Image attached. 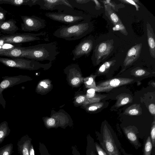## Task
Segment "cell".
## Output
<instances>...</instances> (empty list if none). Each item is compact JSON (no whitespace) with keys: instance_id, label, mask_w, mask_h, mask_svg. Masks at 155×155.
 Instances as JSON below:
<instances>
[{"instance_id":"cell-9","label":"cell","mask_w":155,"mask_h":155,"mask_svg":"<svg viewBox=\"0 0 155 155\" xmlns=\"http://www.w3.org/2000/svg\"><path fill=\"white\" fill-rule=\"evenodd\" d=\"M36 5L44 10L62 11L74 9L68 0H36Z\"/></svg>"},{"instance_id":"cell-2","label":"cell","mask_w":155,"mask_h":155,"mask_svg":"<svg viewBox=\"0 0 155 155\" xmlns=\"http://www.w3.org/2000/svg\"><path fill=\"white\" fill-rule=\"evenodd\" d=\"M97 139L102 148L108 155H122L121 144L114 132L106 125L100 133L96 132Z\"/></svg>"},{"instance_id":"cell-3","label":"cell","mask_w":155,"mask_h":155,"mask_svg":"<svg viewBox=\"0 0 155 155\" xmlns=\"http://www.w3.org/2000/svg\"><path fill=\"white\" fill-rule=\"evenodd\" d=\"M59 54L56 45L53 43L39 44L28 47L25 58L43 61L54 60Z\"/></svg>"},{"instance_id":"cell-50","label":"cell","mask_w":155,"mask_h":155,"mask_svg":"<svg viewBox=\"0 0 155 155\" xmlns=\"http://www.w3.org/2000/svg\"><path fill=\"white\" fill-rule=\"evenodd\" d=\"M2 33L1 32L0 30V36H2L3 35H4L3 34H2Z\"/></svg>"},{"instance_id":"cell-33","label":"cell","mask_w":155,"mask_h":155,"mask_svg":"<svg viewBox=\"0 0 155 155\" xmlns=\"http://www.w3.org/2000/svg\"><path fill=\"white\" fill-rule=\"evenodd\" d=\"M47 123L48 125L49 126H53L55 124V121L52 118L49 119L47 121Z\"/></svg>"},{"instance_id":"cell-28","label":"cell","mask_w":155,"mask_h":155,"mask_svg":"<svg viewBox=\"0 0 155 155\" xmlns=\"http://www.w3.org/2000/svg\"><path fill=\"white\" fill-rule=\"evenodd\" d=\"M111 61H108L105 62L99 68V71L101 72L104 71L106 68H108L110 66L111 64Z\"/></svg>"},{"instance_id":"cell-42","label":"cell","mask_w":155,"mask_h":155,"mask_svg":"<svg viewBox=\"0 0 155 155\" xmlns=\"http://www.w3.org/2000/svg\"><path fill=\"white\" fill-rule=\"evenodd\" d=\"M120 151L121 154H122L123 155H133L132 154L127 153L122 147H121V148Z\"/></svg>"},{"instance_id":"cell-6","label":"cell","mask_w":155,"mask_h":155,"mask_svg":"<svg viewBox=\"0 0 155 155\" xmlns=\"http://www.w3.org/2000/svg\"><path fill=\"white\" fill-rule=\"evenodd\" d=\"M0 62L8 67L22 69H31L36 65L38 64L35 60L23 58H7L0 57Z\"/></svg>"},{"instance_id":"cell-46","label":"cell","mask_w":155,"mask_h":155,"mask_svg":"<svg viewBox=\"0 0 155 155\" xmlns=\"http://www.w3.org/2000/svg\"><path fill=\"white\" fill-rule=\"evenodd\" d=\"M94 95V94H92L87 93V97L89 98H91L93 97Z\"/></svg>"},{"instance_id":"cell-44","label":"cell","mask_w":155,"mask_h":155,"mask_svg":"<svg viewBox=\"0 0 155 155\" xmlns=\"http://www.w3.org/2000/svg\"><path fill=\"white\" fill-rule=\"evenodd\" d=\"M97 107L94 106L91 107L89 108V110L90 111H94L97 110Z\"/></svg>"},{"instance_id":"cell-27","label":"cell","mask_w":155,"mask_h":155,"mask_svg":"<svg viewBox=\"0 0 155 155\" xmlns=\"http://www.w3.org/2000/svg\"><path fill=\"white\" fill-rule=\"evenodd\" d=\"M18 45V44H17ZM19 45H15V44H3L2 45H0V52L5 51L8 49L16 47Z\"/></svg>"},{"instance_id":"cell-15","label":"cell","mask_w":155,"mask_h":155,"mask_svg":"<svg viewBox=\"0 0 155 155\" xmlns=\"http://www.w3.org/2000/svg\"><path fill=\"white\" fill-rule=\"evenodd\" d=\"M124 132L127 138L136 149L137 150L141 147L137 130L133 128H126L124 129Z\"/></svg>"},{"instance_id":"cell-21","label":"cell","mask_w":155,"mask_h":155,"mask_svg":"<svg viewBox=\"0 0 155 155\" xmlns=\"http://www.w3.org/2000/svg\"><path fill=\"white\" fill-rule=\"evenodd\" d=\"M153 146L150 134L145 137L144 141L143 155H151Z\"/></svg>"},{"instance_id":"cell-38","label":"cell","mask_w":155,"mask_h":155,"mask_svg":"<svg viewBox=\"0 0 155 155\" xmlns=\"http://www.w3.org/2000/svg\"><path fill=\"white\" fill-rule=\"evenodd\" d=\"M5 15L4 12L0 11V21H5L6 19Z\"/></svg>"},{"instance_id":"cell-36","label":"cell","mask_w":155,"mask_h":155,"mask_svg":"<svg viewBox=\"0 0 155 155\" xmlns=\"http://www.w3.org/2000/svg\"><path fill=\"white\" fill-rule=\"evenodd\" d=\"M79 81L80 80L78 78H75L72 80L71 83L72 84L75 85L78 84Z\"/></svg>"},{"instance_id":"cell-17","label":"cell","mask_w":155,"mask_h":155,"mask_svg":"<svg viewBox=\"0 0 155 155\" xmlns=\"http://www.w3.org/2000/svg\"><path fill=\"white\" fill-rule=\"evenodd\" d=\"M147 34L150 53L152 57L155 58V36L153 29L150 25L147 24Z\"/></svg>"},{"instance_id":"cell-26","label":"cell","mask_w":155,"mask_h":155,"mask_svg":"<svg viewBox=\"0 0 155 155\" xmlns=\"http://www.w3.org/2000/svg\"><path fill=\"white\" fill-rule=\"evenodd\" d=\"M150 136L153 148H155V125L154 123L151 127Z\"/></svg>"},{"instance_id":"cell-29","label":"cell","mask_w":155,"mask_h":155,"mask_svg":"<svg viewBox=\"0 0 155 155\" xmlns=\"http://www.w3.org/2000/svg\"><path fill=\"white\" fill-rule=\"evenodd\" d=\"M120 80L117 79H114L111 80L110 83L111 86L115 87L118 86L120 84Z\"/></svg>"},{"instance_id":"cell-34","label":"cell","mask_w":155,"mask_h":155,"mask_svg":"<svg viewBox=\"0 0 155 155\" xmlns=\"http://www.w3.org/2000/svg\"><path fill=\"white\" fill-rule=\"evenodd\" d=\"M29 152V155H35L33 146L32 143L30 146Z\"/></svg>"},{"instance_id":"cell-43","label":"cell","mask_w":155,"mask_h":155,"mask_svg":"<svg viewBox=\"0 0 155 155\" xmlns=\"http://www.w3.org/2000/svg\"><path fill=\"white\" fill-rule=\"evenodd\" d=\"M95 92V90L93 89H89L87 91V92L88 93L92 94H94Z\"/></svg>"},{"instance_id":"cell-30","label":"cell","mask_w":155,"mask_h":155,"mask_svg":"<svg viewBox=\"0 0 155 155\" xmlns=\"http://www.w3.org/2000/svg\"><path fill=\"white\" fill-rule=\"evenodd\" d=\"M121 1L134 5L136 7V10L137 11L139 10V8H140V7L136 4L135 0H122Z\"/></svg>"},{"instance_id":"cell-19","label":"cell","mask_w":155,"mask_h":155,"mask_svg":"<svg viewBox=\"0 0 155 155\" xmlns=\"http://www.w3.org/2000/svg\"><path fill=\"white\" fill-rule=\"evenodd\" d=\"M10 131L7 121H4L0 123V144L9 135Z\"/></svg>"},{"instance_id":"cell-18","label":"cell","mask_w":155,"mask_h":155,"mask_svg":"<svg viewBox=\"0 0 155 155\" xmlns=\"http://www.w3.org/2000/svg\"><path fill=\"white\" fill-rule=\"evenodd\" d=\"M0 2L17 6L25 5L31 6L36 5V0H2Z\"/></svg>"},{"instance_id":"cell-12","label":"cell","mask_w":155,"mask_h":155,"mask_svg":"<svg viewBox=\"0 0 155 155\" xmlns=\"http://www.w3.org/2000/svg\"><path fill=\"white\" fill-rule=\"evenodd\" d=\"M28 47H16L0 52V56L10 58H26Z\"/></svg>"},{"instance_id":"cell-1","label":"cell","mask_w":155,"mask_h":155,"mask_svg":"<svg viewBox=\"0 0 155 155\" xmlns=\"http://www.w3.org/2000/svg\"><path fill=\"white\" fill-rule=\"evenodd\" d=\"M91 27L90 22L83 20L76 23L62 25L54 32L53 35L67 41L77 40L86 35L90 31Z\"/></svg>"},{"instance_id":"cell-41","label":"cell","mask_w":155,"mask_h":155,"mask_svg":"<svg viewBox=\"0 0 155 155\" xmlns=\"http://www.w3.org/2000/svg\"><path fill=\"white\" fill-rule=\"evenodd\" d=\"M129 101V99L128 97L125 98L123 99L121 102L122 105H124L127 104Z\"/></svg>"},{"instance_id":"cell-25","label":"cell","mask_w":155,"mask_h":155,"mask_svg":"<svg viewBox=\"0 0 155 155\" xmlns=\"http://www.w3.org/2000/svg\"><path fill=\"white\" fill-rule=\"evenodd\" d=\"M94 145L96 151L98 155H108L97 142H94Z\"/></svg>"},{"instance_id":"cell-37","label":"cell","mask_w":155,"mask_h":155,"mask_svg":"<svg viewBox=\"0 0 155 155\" xmlns=\"http://www.w3.org/2000/svg\"><path fill=\"white\" fill-rule=\"evenodd\" d=\"M129 113L131 115H136L138 114V111L136 109H133L130 110Z\"/></svg>"},{"instance_id":"cell-11","label":"cell","mask_w":155,"mask_h":155,"mask_svg":"<svg viewBox=\"0 0 155 155\" xmlns=\"http://www.w3.org/2000/svg\"><path fill=\"white\" fill-rule=\"evenodd\" d=\"M113 48L111 41L104 42L100 44L96 48L94 55L97 60L104 58L110 53Z\"/></svg>"},{"instance_id":"cell-7","label":"cell","mask_w":155,"mask_h":155,"mask_svg":"<svg viewBox=\"0 0 155 155\" xmlns=\"http://www.w3.org/2000/svg\"><path fill=\"white\" fill-rule=\"evenodd\" d=\"M23 22L21 24V30L24 31H38L46 26L45 20L38 17L21 16Z\"/></svg>"},{"instance_id":"cell-48","label":"cell","mask_w":155,"mask_h":155,"mask_svg":"<svg viewBox=\"0 0 155 155\" xmlns=\"http://www.w3.org/2000/svg\"><path fill=\"white\" fill-rule=\"evenodd\" d=\"M151 155H155V149H152Z\"/></svg>"},{"instance_id":"cell-24","label":"cell","mask_w":155,"mask_h":155,"mask_svg":"<svg viewBox=\"0 0 155 155\" xmlns=\"http://www.w3.org/2000/svg\"><path fill=\"white\" fill-rule=\"evenodd\" d=\"M39 147V155H51L49 153L45 145L43 143L40 142Z\"/></svg>"},{"instance_id":"cell-40","label":"cell","mask_w":155,"mask_h":155,"mask_svg":"<svg viewBox=\"0 0 155 155\" xmlns=\"http://www.w3.org/2000/svg\"><path fill=\"white\" fill-rule=\"evenodd\" d=\"M91 1L94 2L95 4L96 8V9H100V8L101 7L100 3L98 2V1L96 0H93Z\"/></svg>"},{"instance_id":"cell-16","label":"cell","mask_w":155,"mask_h":155,"mask_svg":"<svg viewBox=\"0 0 155 155\" xmlns=\"http://www.w3.org/2000/svg\"><path fill=\"white\" fill-rule=\"evenodd\" d=\"M31 139L27 134L23 136L17 143L18 150L20 155H29V148Z\"/></svg>"},{"instance_id":"cell-14","label":"cell","mask_w":155,"mask_h":155,"mask_svg":"<svg viewBox=\"0 0 155 155\" xmlns=\"http://www.w3.org/2000/svg\"><path fill=\"white\" fill-rule=\"evenodd\" d=\"M142 46L141 43L137 44L131 47L128 51L124 61L126 65L130 64L139 57Z\"/></svg>"},{"instance_id":"cell-39","label":"cell","mask_w":155,"mask_h":155,"mask_svg":"<svg viewBox=\"0 0 155 155\" xmlns=\"http://www.w3.org/2000/svg\"><path fill=\"white\" fill-rule=\"evenodd\" d=\"M85 98L83 96H80L78 97L76 100L77 102L79 103H81L84 100Z\"/></svg>"},{"instance_id":"cell-45","label":"cell","mask_w":155,"mask_h":155,"mask_svg":"<svg viewBox=\"0 0 155 155\" xmlns=\"http://www.w3.org/2000/svg\"><path fill=\"white\" fill-rule=\"evenodd\" d=\"M93 81V79L90 78H89V80L87 82V84L88 85H90L91 84Z\"/></svg>"},{"instance_id":"cell-32","label":"cell","mask_w":155,"mask_h":155,"mask_svg":"<svg viewBox=\"0 0 155 155\" xmlns=\"http://www.w3.org/2000/svg\"><path fill=\"white\" fill-rule=\"evenodd\" d=\"M149 109L150 113L153 114H155V105L153 104H151L149 106Z\"/></svg>"},{"instance_id":"cell-22","label":"cell","mask_w":155,"mask_h":155,"mask_svg":"<svg viewBox=\"0 0 155 155\" xmlns=\"http://www.w3.org/2000/svg\"><path fill=\"white\" fill-rule=\"evenodd\" d=\"M13 144H7L0 148V155H11L13 152Z\"/></svg>"},{"instance_id":"cell-8","label":"cell","mask_w":155,"mask_h":155,"mask_svg":"<svg viewBox=\"0 0 155 155\" xmlns=\"http://www.w3.org/2000/svg\"><path fill=\"white\" fill-rule=\"evenodd\" d=\"M2 80L0 83V104L4 109L6 107V103L3 97L2 92L4 90L25 81L26 77L22 75L16 76H5L2 77Z\"/></svg>"},{"instance_id":"cell-10","label":"cell","mask_w":155,"mask_h":155,"mask_svg":"<svg viewBox=\"0 0 155 155\" xmlns=\"http://www.w3.org/2000/svg\"><path fill=\"white\" fill-rule=\"evenodd\" d=\"M93 41L92 38L88 37L81 41L72 50L73 60H74L84 55H88L92 49Z\"/></svg>"},{"instance_id":"cell-20","label":"cell","mask_w":155,"mask_h":155,"mask_svg":"<svg viewBox=\"0 0 155 155\" xmlns=\"http://www.w3.org/2000/svg\"><path fill=\"white\" fill-rule=\"evenodd\" d=\"M87 140L86 155H97L94 145V140L90 134H88L87 136Z\"/></svg>"},{"instance_id":"cell-23","label":"cell","mask_w":155,"mask_h":155,"mask_svg":"<svg viewBox=\"0 0 155 155\" xmlns=\"http://www.w3.org/2000/svg\"><path fill=\"white\" fill-rule=\"evenodd\" d=\"M105 7L106 10L108 12V14L110 19L114 23V24L116 25L119 24V23L121 24V23L119 22V18L117 15L110 9L108 10L105 5Z\"/></svg>"},{"instance_id":"cell-35","label":"cell","mask_w":155,"mask_h":155,"mask_svg":"<svg viewBox=\"0 0 155 155\" xmlns=\"http://www.w3.org/2000/svg\"><path fill=\"white\" fill-rule=\"evenodd\" d=\"M145 73V71L142 69H139L137 70L135 72L136 75L139 76H141L144 74Z\"/></svg>"},{"instance_id":"cell-4","label":"cell","mask_w":155,"mask_h":155,"mask_svg":"<svg viewBox=\"0 0 155 155\" xmlns=\"http://www.w3.org/2000/svg\"><path fill=\"white\" fill-rule=\"evenodd\" d=\"M45 15L56 21L68 25L77 23L87 19L86 15L80 11L69 9L57 12H48Z\"/></svg>"},{"instance_id":"cell-31","label":"cell","mask_w":155,"mask_h":155,"mask_svg":"<svg viewBox=\"0 0 155 155\" xmlns=\"http://www.w3.org/2000/svg\"><path fill=\"white\" fill-rule=\"evenodd\" d=\"M71 149L72 153L73 155H81L75 146H72Z\"/></svg>"},{"instance_id":"cell-49","label":"cell","mask_w":155,"mask_h":155,"mask_svg":"<svg viewBox=\"0 0 155 155\" xmlns=\"http://www.w3.org/2000/svg\"><path fill=\"white\" fill-rule=\"evenodd\" d=\"M48 86L47 84H45L44 86L43 87L45 88H47V87H48Z\"/></svg>"},{"instance_id":"cell-5","label":"cell","mask_w":155,"mask_h":155,"mask_svg":"<svg viewBox=\"0 0 155 155\" xmlns=\"http://www.w3.org/2000/svg\"><path fill=\"white\" fill-rule=\"evenodd\" d=\"M46 32H41L38 34L30 33H17L9 35H3L0 36V41L3 43L19 44L23 43L40 40L41 36H44Z\"/></svg>"},{"instance_id":"cell-13","label":"cell","mask_w":155,"mask_h":155,"mask_svg":"<svg viewBox=\"0 0 155 155\" xmlns=\"http://www.w3.org/2000/svg\"><path fill=\"white\" fill-rule=\"evenodd\" d=\"M16 21L13 19L0 21V30L4 35H9L16 33L19 30L16 25Z\"/></svg>"},{"instance_id":"cell-47","label":"cell","mask_w":155,"mask_h":155,"mask_svg":"<svg viewBox=\"0 0 155 155\" xmlns=\"http://www.w3.org/2000/svg\"><path fill=\"white\" fill-rule=\"evenodd\" d=\"M46 84V83L44 82H41L40 83V84L41 86H44L45 84Z\"/></svg>"}]
</instances>
